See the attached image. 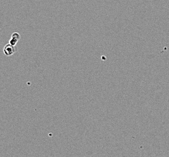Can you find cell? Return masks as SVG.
Here are the masks:
<instances>
[{
	"mask_svg": "<svg viewBox=\"0 0 169 157\" xmlns=\"http://www.w3.org/2000/svg\"><path fill=\"white\" fill-rule=\"evenodd\" d=\"M16 51H17V48L15 46H13L10 44H7L4 46L3 49V53L6 56H11L13 55Z\"/></svg>",
	"mask_w": 169,
	"mask_h": 157,
	"instance_id": "cell-1",
	"label": "cell"
},
{
	"mask_svg": "<svg viewBox=\"0 0 169 157\" xmlns=\"http://www.w3.org/2000/svg\"><path fill=\"white\" fill-rule=\"evenodd\" d=\"M21 39V36L17 32H14L11 38L9 40V43L10 45L13 46H16L18 43V41Z\"/></svg>",
	"mask_w": 169,
	"mask_h": 157,
	"instance_id": "cell-2",
	"label": "cell"
}]
</instances>
